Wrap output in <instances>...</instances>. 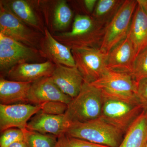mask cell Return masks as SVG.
<instances>
[{
    "label": "cell",
    "instance_id": "cell-12",
    "mask_svg": "<svg viewBox=\"0 0 147 147\" xmlns=\"http://www.w3.org/2000/svg\"><path fill=\"white\" fill-rule=\"evenodd\" d=\"M137 57L134 46L127 36L108 53L107 68L131 75Z\"/></svg>",
    "mask_w": 147,
    "mask_h": 147
},
{
    "label": "cell",
    "instance_id": "cell-8",
    "mask_svg": "<svg viewBox=\"0 0 147 147\" xmlns=\"http://www.w3.org/2000/svg\"><path fill=\"white\" fill-rule=\"evenodd\" d=\"M0 33L24 45L39 49L41 33L27 26L7 9L1 3Z\"/></svg>",
    "mask_w": 147,
    "mask_h": 147
},
{
    "label": "cell",
    "instance_id": "cell-5",
    "mask_svg": "<svg viewBox=\"0 0 147 147\" xmlns=\"http://www.w3.org/2000/svg\"><path fill=\"white\" fill-rule=\"evenodd\" d=\"M103 98L100 118L125 134L144 110L139 102Z\"/></svg>",
    "mask_w": 147,
    "mask_h": 147
},
{
    "label": "cell",
    "instance_id": "cell-13",
    "mask_svg": "<svg viewBox=\"0 0 147 147\" xmlns=\"http://www.w3.org/2000/svg\"><path fill=\"white\" fill-rule=\"evenodd\" d=\"M51 77L61 90L71 98L78 95L85 82L76 66L70 67L55 64Z\"/></svg>",
    "mask_w": 147,
    "mask_h": 147
},
{
    "label": "cell",
    "instance_id": "cell-6",
    "mask_svg": "<svg viewBox=\"0 0 147 147\" xmlns=\"http://www.w3.org/2000/svg\"><path fill=\"white\" fill-rule=\"evenodd\" d=\"M137 5L135 0H125L105 28L100 49L108 54L126 38Z\"/></svg>",
    "mask_w": 147,
    "mask_h": 147
},
{
    "label": "cell",
    "instance_id": "cell-22",
    "mask_svg": "<svg viewBox=\"0 0 147 147\" xmlns=\"http://www.w3.org/2000/svg\"><path fill=\"white\" fill-rule=\"evenodd\" d=\"M53 25L58 31H63L69 26L73 18V12L65 1H60L55 6Z\"/></svg>",
    "mask_w": 147,
    "mask_h": 147
},
{
    "label": "cell",
    "instance_id": "cell-26",
    "mask_svg": "<svg viewBox=\"0 0 147 147\" xmlns=\"http://www.w3.org/2000/svg\"><path fill=\"white\" fill-rule=\"evenodd\" d=\"M24 131L17 128H11L2 132L0 147H8L15 142L24 141Z\"/></svg>",
    "mask_w": 147,
    "mask_h": 147
},
{
    "label": "cell",
    "instance_id": "cell-1",
    "mask_svg": "<svg viewBox=\"0 0 147 147\" xmlns=\"http://www.w3.org/2000/svg\"><path fill=\"white\" fill-rule=\"evenodd\" d=\"M107 25L98 22L92 16L78 14L71 30L54 35L58 41L71 50L88 47H100Z\"/></svg>",
    "mask_w": 147,
    "mask_h": 147
},
{
    "label": "cell",
    "instance_id": "cell-24",
    "mask_svg": "<svg viewBox=\"0 0 147 147\" xmlns=\"http://www.w3.org/2000/svg\"><path fill=\"white\" fill-rule=\"evenodd\" d=\"M131 75L137 83L147 78V47L137 56Z\"/></svg>",
    "mask_w": 147,
    "mask_h": 147
},
{
    "label": "cell",
    "instance_id": "cell-11",
    "mask_svg": "<svg viewBox=\"0 0 147 147\" xmlns=\"http://www.w3.org/2000/svg\"><path fill=\"white\" fill-rule=\"evenodd\" d=\"M72 99L61 90L51 76L33 82L28 97L29 103L35 105L49 101H60L68 104Z\"/></svg>",
    "mask_w": 147,
    "mask_h": 147
},
{
    "label": "cell",
    "instance_id": "cell-14",
    "mask_svg": "<svg viewBox=\"0 0 147 147\" xmlns=\"http://www.w3.org/2000/svg\"><path fill=\"white\" fill-rule=\"evenodd\" d=\"M55 64L50 61L37 63H24L11 69L7 74L9 80L33 82L44 77L51 76Z\"/></svg>",
    "mask_w": 147,
    "mask_h": 147
},
{
    "label": "cell",
    "instance_id": "cell-25",
    "mask_svg": "<svg viewBox=\"0 0 147 147\" xmlns=\"http://www.w3.org/2000/svg\"><path fill=\"white\" fill-rule=\"evenodd\" d=\"M56 147H109L91 143L64 134L57 138Z\"/></svg>",
    "mask_w": 147,
    "mask_h": 147
},
{
    "label": "cell",
    "instance_id": "cell-28",
    "mask_svg": "<svg viewBox=\"0 0 147 147\" xmlns=\"http://www.w3.org/2000/svg\"><path fill=\"white\" fill-rule=\"evenodd\" d=\"M136 94L144 110H147V78L137 82Z\"/></svg>",
    "mask_w": 147,
    "mask_h": 147
},
{
    "label": "cell",
    "instance_id": "cell-31",
    "mask_svg": "<svg viewBox=\"0 0 147 147\" xmlns=\"http://www.w3.org/2000/svg\"></svg>",
    "mask_w": 147,
    "mask_h": 147
},
{
    "label": "cell",
    "instance_id": "cell-15",
    "mask_svg": "<svg viewBox=\"0 0 147 147\" xmlns=\"http://www.w3.org/2000/svg\"><path fill=\"white\" fill-rule=\"evenodd\" d=\"M70 123L65 115H53L39 111L30 120L27 129L43 134H49L57 137L65 134Z\"/></svg>",
    "mask_w": 147,
    "mask_h": 147
},
{
    "label": "cell",
    "instance_id": "cell-30",
    "mask_svg": "<svg viewBox=\"0 0 147 147\" xmlns=\"http://www.w3.org/2000/svg\"><path fill=\"white\" fill-rule=\"evenodd\" d=\"M8 147H28L25 141H21L13 143Z\"/></svg>",
    "mask_w": 147,
    "mask_h": 147
},
{
    "label": "cell",
    "instance_id": "cell-16",
    "mask_svg": "<svg viewBox=\"0 0 147 147\" xmlns=\"http://www.w3.org/2000/svg\"><path fill=\"white\" fill-rule=\"evenodd\" d=\"M137 1L127 36L137 56L147 47V0Z\"/></svg>",
    "mask_w": 147,
    "mask_h": 147
},
{
    "label": "cell",
    "instance_id": "cell-19",
    "mask_svg": "<svg viewBox=\"0 0 147 147\" xmlns=\"http://www.w3.org/2000/svg\"><path fill=\"white\" fill-rule=\"evenodd\" d=\"M1 3L24 24L44 34L45 28L42 26L39 18L28 2L25 0H13Z\"/></svg>",
    "mask_w": 147,
    "mask_h": 147
},
{
    "label": "cell",
    "instance_id": "cell-27",
    "mask_svg": "<svg viewBox=\"0 0 147 147\" xmlns=\"http://www.w3.org/2000/svg\"><path fill=\"white\" fill-rule=\"evenodd\" d=\"M40 105L41 112L53 115H65L68 107V104L60 101H49Z\"/></svg>",
    "mask_w": 147,
    "mask_h": 147
},
{
    "label": "cell",
    "instance_id": "cell-2",
    "mask_svg": "<svg viewBox=\"0 0 147 147\" xmlns=\"http://www.w3.org/2000/svg\"><path fill=\"white\" fill-rule=\"evenodd\" d=\"M66 135L109 147H119L124 134L102 119L71 123Z\"/></svg>",
    "mask_w": 147,
    "mask_h": 147
},
{
    "label": "cell",
    "instance_id": "cell-29",
    "mask_svg": "<svg viewBox=\"0 0 147 147\" xmlns=\"http://www.w3.org/2000/svg\"><path fill=\"white\" fill-rule=\"evenodd\" d=\"M97 1L96 0H85L84 1L85 7L90 13H92L93 12Z\"/></svg>",
    "mask_w": 147,
    "mask_h": 147
},
{
    "label": "cell",
    "instance_id": "cell-20",
    "mask_svg": "<svg viewBox=\"0 0 147 147\" xmlns=\"http://www.w3.org/2000/svg\"><path fill=\"white\" fill-rule=\"evenodd\" d=\"M147 110H144L130 125L119 147H146Z\"/></svg>",
    "mask_w": 147,
    "mask_h": 147
},
{
    "label": "cell",
    "instance_id": "cell-17",
    "mask_svg": "<svg viewBox=\"0 0 147 147\" xmlns=\"http://www.w3.org/2000/svg\"><path fill=\"white\" fill-rule=\"evenodd\" d=\"M40 58L42 57L36 48L20 49L0 43V70L2 73L7 74L19 64L37 61Z\"/></svg>",
    "mask_w": 147,
    "mask_h": 147
},
{
    "label": "cell",
    "instance_id": "cell-18",
    "mask_svg": "<svg viewBox=\"0 0 147 147\" xmlns=\"http://www.w3.org/2000/svg\"><path fill=\"white\" fill-rule=\"evenodd\" d=\"M32 83L0 79V101L3 105L29 103L28 97Z\"/></svg>",
    "mask_w": 147,
    "mask_h": 147
},
{
    "label": "cell",
    "instance_id": "cell-23",
    "mask_svg": "<svg viewBox=\"0 0 147 147\" xmlns=\"http://www.w3.org/2000/svg\"><path fill=\"white\" fill-rule=\"evenodd\" d=\"M24 141L28 147H56L57 137L26 129L23 130Z\"/></svg>",
    "mask_w": 147,
    "mask_h": 147
},
{
    "label": "cell",
    "instance_id": "cell-3",
    "mask_svg": "<svg viewBox=\"0 0 147 147\" xmlns=\"http://www.w3.org/2000/svg\"><path fill=\"white\" fill-rule=\"evenodd\" d=\"M103 99L100 90L92 84L84 82L79 94L68 104L65 114L66 118L70 124L99 118Z\"/></svg>",
    "mask_w": 147,
    "mask_h": 147
},
{
    "label": "cell",
    "instance_id": "cell-4",
    "mask_svg": "<svg viewBox=\"0 0 147 147\" xmlns=\"http://www.w3.org/2000/svg\"><path fill=\"white\" fill-rule=\"evenodd\" d=\"M90 84L100 90L103 97L139 101L136 94L137 83L129 74L108 69L99 79Z\"/></svg>",
    "mask_w": 147,
    "mask_h": 147
},
{
    "label": "cell",
    "instance_id": "cell-7",
    "mask_svg": "<svg viewBox=\"0 0 147 147\" xmlns=\"http://www.w3.org/2000/svg\"><path fill=\"white\" fill-rule=\"evenodd\" d=\"M76 66L82 74L84 82L92 84L108 69V54L100 47H88L71 50Z\"/></svg>",
    "mask_w": 147,
    "mask_h": 147
},
{
    "label": "cell",
    "instance_id": "cell-21",
    "mask_svg": "<svg viewBox=\"0 0 147 147\" xmlns=\"http://www.w3.org/2000/svg\"><path fill=\"white\" fill-rule=\"evenodd\" d=\"M122 0H99L92 16L98 22L108 25L123 3Z\"/></svg>",
    "mask_w": 147,
    "mask_h": 147
},
{
    "label": "cell",
    "instance_id": "cell-9",
    "mask_svg": "<svg viewBox=\"0 0 147 147\" xmlns=\"http://www.w3.org/2000/svg\"><path fill=\"white\" fill-rule=\"evenodd\" d=\"M41 110V105L29 103L0 104V129L3 132L11 128L26 129L30 119Z\"/></svg>",
    "mask_w": 147,
    "mask_h": 147
},
{
    "label": "cell",
    "instance_id": "cell-10",
    "mask_svg": "<svg viewBox=\"0 0 147 147\" xmlns=\"http://www.w3.org/2000/svg\"><path fill=\"white\" fill-rule=\"evenodd\" d=\"M38 50L42 58L55 64L70 67L76 66L71 49L55 39L46 28H44Z\"/></svg>",
    "mask_w": 147,
    "mask_h": 147
}]
</instances>
